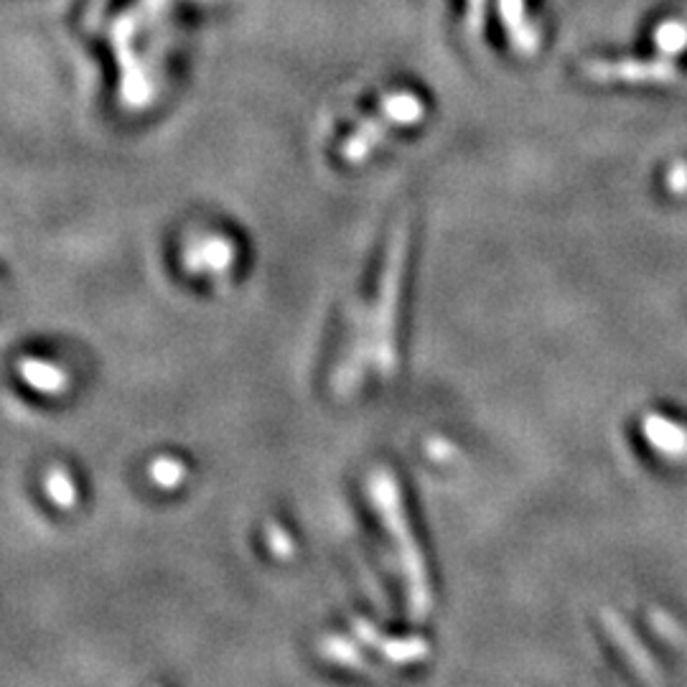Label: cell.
<instances>
[{
	"label": "cell",
	"mask_w": 687,
	"mask_h": 687,
	"mask_svg": "<svg viewBox=\"0 0 687 687\" xmlns=\"http://www.w3.org/2000/svg\"><path fill=\"white\" fill-rule=\"evenodd\" d=\"M418 114H420V103H415V99H410V97L393 99V103H387L379 120L366 122L359 133L349 137L347 145H343V158H347L349 164H362V160L366 158V153L379 143V135L385 133L387 128L418 120Z\"/></svg>",
	"instance_id": "3"
},
{
	"label": "cell",
	"mask_w": 687,
	"mask_h": 687,
	"mask_svg": "<svg viewBox=\"0 0 687 687\" xmlns=\"http://www.w3.org/2000/svg\"><path fill=\"white\" fill-rule=\"evenodd\" d=\"M49 494L61 504V507H69V502H74V486L69 484V479L61 477V473L49 479Z\"/></svg>",
	"instance_id": "9"
},
{
	"label": "cell",
	"mask_w": 687,
	"mask_h": 687,
	"mask_svg": "<svg viewBox=\"0 0 687 687\" xmlns=\"http://www.w3.org/2000/svg\"><path fill=\"white\" fill-rule=\"evenodd\" d=\"M366 492H370L372 507L379 515L382 525H385L389 542H393L397 565H400L405 599H408L410 616L425 618L427 614H431V606H433L431 576H427L425 557L423 553H420L415 534H412L408 509H405V502H402L400 481H397L395 473L387 469L372 471Z\"/></svg>",
	"instance_id": "2"
},
{
	"label": "cell",
	"mask_w": 687,
	"mask_h": 687,
	"mask_svg": "<svg viewBox=\"0 0 687 687\" xmlns=\"http://www.w3.org/2000/svg\"><path fill=\"white\" fill-rule=\"evenodd\" d=\"M321 652H324L332 662L343 664V667H359V670L370 667V662L364 660L362 652H359V647H354L349 639H343V637H326L324 641H321Z\"/></svg>",
	"instance_id": "6"
},
{
	"label": "cell",
	"mask_w": 687,
	"mask_h": 687,
	"mask_svg": "<svg viewBox=\"0 0 687 687\" xmlns=\"http://www.w3.org/2000/svg\"><path fill=\"white\" fill-rule=\"evenodd\" d=\"M354 634L364 641V644H370L372 649H377V652L385 656L387 662H393V664L418 662V660H423V656L427 654V641L415 639V637H410V639H387V637H382V634L374 629L370 622H364V618H354Z\"/></svg>",
	"instance_id": "5"
},
{
	"label": "cell",
	"mask_w": 687,
	"mask_h": 687,
	"mask_svg": "<svg viewBox=\"0 0 687 687\" xmlns=\"http://www.w3.org/2000/svg\"><path fill=\"white\" fill-rule=\"evenodd\" d=\"M275 530V538H273V532L267 530V545H270V550L275 555H280V557H286V555H290L293 553V545H290V538L286 532L280 530V527H273Z\"/></svg>",
	"instance_id": "10"
},
{
	"label": "cell",
	"mask_w": 687,
	"mask_h": 687,
	"mask_svg": "<svg viewBox=\"0 0 687 687\" xmlns=\"http://www.w3.org/2000/svg\"><path fill=\"white\" fill-rule=\"evenodd\" d=\"M408 255L410 225L408 219H402L389 237L374 298L351 318L347 349L334 372V389L341 397L354 395L370 370L377 372L379 377H393L397 372V326H400L397 318H400Z\"/></svg>",
	"instance_id": "1"
},
{
	"label": "cell",
	"mask_w": 687,
	"mask_h": 687,
	"mask_svg": "<svg viewBox=\"0 0 687 687\" xmlns=\"http://www.w3.org/2000/svg\"><path fill=\"white\" fill-rule=\"evenodd\" d=\"M237 263V244L221 234H206L198 242H191L183 252V265L191 273L225 275Z\"/></svg>",
	"instance_id": "4"
},
{
	"label": "cell",
	"mask_w": 687,
	"mask_h": 687,
	"mask_svg": "<svg viewBox=\"0 0 687 687\" xmlns=\"http://www.w3.org/2000/svg\"><path fill=\"white\" fill-rule=\"evenodd\" d=\"M150 477L156 479L158 486L171 489L181 484V479L186 477V469H183V463L176 461V458H158V461L150 466Z\"/></svg>",
	"instance_id": "8"
},
{
	"label": "cell",
	"mask_w": 687,
	"mask_h": 687,
	"mask_svg": "<svg viewBox=\"0 0 687 687\" xmlns=\"http://www.w3.org/2000/svg\"><path fill=\"white\" fill-rule=\"evenodd\" d=\"M23 377H26L31 385L38 389H46V393H57V389L64 387V374L59 370H53L49 364L41 362H26L21 366Z\"/></svg>",
	"instance_id": "7"
}]
</instances>
